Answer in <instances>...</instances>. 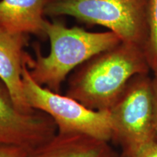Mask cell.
<instances>
[{
  "instance_id": "5bb4252c",
  "label": "cell",
  "mask_w": 157,
  "mask_h": 157,
  "mask_svg": "<svg viewBox=\"0 0 157 157\" xmlns=\"http://www.w3.org/2000/svg\"><path fill=\"white\" fill-rule=\"evenodd\" d=\"M154 74H157V70L156 71H154Z\"/></svg>"
},
{
  "instance_id": "5b68a950",
  "label": "cell",
  "mask_w": 157,
  "mask_h": 157,
  "mask_svg": "<svg viewBox=\"0 0 157 157\" xmlns=\"http://www.w3.org/2000/svg\"><path fill=\"white\" fill-rule=\"evenodd\" d=\"M109 112L112 140L120 146L121 157H133L143 146L157 140L153 121L152 78L148 74L131 78Z\"/></svg>"
},
{
  "instance_id": "ba28073f",
  "label": "cell",
  "mask_w": 157,
  "mask_h": 157,
  "mask_svg": "<svg viewBox=\"0 0 157 157\" xmlns=\"http://www.w3.org/2000/svg\"><path fill=\"white\" fill-rule=\"evenodd\" d=\"M29 157H121L109 142L84 135L56 133Z\"/></svg>"
},
{
  "instance_id": "6da1fadb",
  "label": "cell",
  "mask_w": 157,
  "mask_h": 157,
  "mask_svg": "<svg viewBox=\"0 0 157 157\" xmlns=\"http://www.w3.org/2000/svg\"><path fill=\"white\" fill-rule=\"evenodd\" d=\"M150 71L143 49L121 41L76 68L67 78L65 95L89 109L109 111L131 78Z\"/></svg>"
},
{
  "instance_id": "9c48e42d",
  "label": "cell",
  "mask_w": 157,
  "mask_h": 157,
  "mask_svg": "<svg viewBox=\"0 0 157 157\" xmlns=\"http://www.w3.org/2000/svg\"><path fill=\"white\" fill-rule=\"evenodd\" d=\"M50 0H1L0 27L44 38V10Z\"/></svg>"
},
{
  "instance_id": "3957f363",
  "label": "cell",
  "mask_w": 157,
  "mask_h": 157,
  "mask_svg": "<svg viewBox=\"0 0 157 157\" xmlns=\"http://www.w3.org/2000/svg\"><path fill=\"white\" fill-rule=\"evenodd\" d=\"M44 15L71 16L90 25H102L144 50L148 39L147 0H50Z\"/></svg>"
},
{
  "instance_id": "8992f818",
  "label": "cell",
  "mask_w": 157,
  "mask_h": 157,
  "mask_svg": "<svg viewBox=\"0 0 157 157\" xmlns=\"http://www.w3.org/2000/svg\"><path fill=\"white\" fill-rule=\"evenodd\" d=\"M56 133L53 120L45 113L20 111L7 86L0 79V144L15 145L32 151Z\"/></svg>"
},
{
  "instance_id": "30bf717a",
  "label": "cell",
  "mask_w": 157,
  "mask_h": 157,
  "mask_svg": "<svg viewBox=\"0 0 157 157\" xmlns=\"http://www.w3.org/2000/svg\"><path fill=\"white\" fill-rule=\"evenodd\" d=\"M148 39L144 52L152 71L157 70V0H147Z\"/></svg>"
},
{
  "instance_id": "7a4b0ae2",
  "label": "cell",
  "mask_w": 157,
  "mask_h": 157,
  "mask_svg": "<svg viewBox=\"0 0 157 157\" xmlns=\"http://www.w3.org/2000/svg\"><path fill=\"white\" fill-rule=\"evenodd\" d=\"M44 33L50 42V53L44 56L39 45L35 44L36 57L33 58L28 53L25 65L35 82L58 93L80 65L121 42L111 31L90 32L77 26L68 28L58 21L46 20Z\"/></svg>"
},
{
  "instance_id": "52a82bcc",
  "label": "cell",
  "mask_w": 157,
  "mask_h": 157,
  "mask_svg": "<svg viewBox=\"0 0 157 157\" xmlns=\"http://www.w3.org/2000/svg\"><path fill=\"white\" fill-rule=\"evenodd\" d=\"M28 34L13 33L0 27V79L7 89L20 111L30 113L23 89V70L28 52Z\"/></svg>"
},
{
  "instance_id": "7c38bea8",
  "label": "cell",
  "mask_w": 157,
  "mask_h": 157,
  "mask_svg": "<svg viewBox=\"0 0 157 157\" xmlns=\"http://www.w3.org/2000/svg\"><path fill=\"white\" fill-rule=\"evenodd\" d=\"M133 157H157V140L143 146Z\"/></svg>"
},
{
  "instance_id": "277c9868",
  "label": "cell",
  "mask_w": 157,
  "mask_h": 157,
  "mask_svg": "<svg viewBox=\"0 0 157 157\" xmlns=\"http://www.w3.org/2000/svg\"><path fill=\"white\" fill-rule=\"evenodd\" d=\"M23 94L31 109L51 117L62 135H84L110 142L113 129L109 111H97L66 95L55 93L34 81L26 65L23 70Z\"/></svg>"
},
{
  "instance_id": "4fadbf2b",
  "label": "cell",
  "mask_w": 157,
  "mask_h": 157,
  "mask_svg": "<svg viewBox=\"0 0 157 157\" xmlns=\"http://www.w3.org/2000/svg\"><path fill=\"white\" fill-rule=\"evenodd\" d=\"M153 97V121L155 130L157 132V74H154L152 78Z\"/></svg>"
},
{
  "instance_id": "8fae6325",
  "label": "cell",
  "mask_w": 157,
  "mask_h": 157,
  "mask_svg": "<svg viewBox=\"0 0 157 157\" xmlns=\"http://www.w3.org/2000/svg\"><path fill=\"white\" fill-rule=\"evenodd\" d=\"M30 151L21 146L0 144V157H29Z\"/></svg>"
}]
</instances>
